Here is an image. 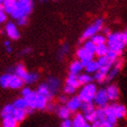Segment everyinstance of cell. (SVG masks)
Returning a JSON list of instances; mask_svg holds the SVG:
<instances>
[{"label":"cell","instance_id":"obj_1","mask_svg":"<svg viewBox=\"0 0 127 127\" xmlns=\"http://www.w3.org/2000/svg\"><path fill=\"white\" fill-rule=\"evenodd\" d=\"M125 45H127V33H113L108 35L107 46L110 51L119 56L122 54Z\"/></svg>","mask_w":127,"mask_h":127},{"label":"cell","instance_id":"obj_2","mask_svg":"<svg viewBox=\"0 0 127 127\" xmlns=\"http://www.w3.org/2000/svg\"><path fill=\"white\" fill-rule=\"evenodd\" d=\"M97 93L96 85L93 83L88 84L86 85H84L82 89L80 90L78 96L82 100L83 103H88V102H94L95 96Z\"/></svg>","mask_w":127,"mask_h":127},{"label":"cell","instance_id":"obj_3","mask_svg":"<svg viewBox=\"0 0 127 127\" xmlns=\"http://www.w3.org/2000/svg\"><path fill=\"white\" fill-rule=\"evenodd\" d=\"M103 27V20L102 19H98L94 23L93 25H91L90 27H88L86 28L84 34H83L81 40H85L88 38H92L94 35L97 34V32H99Z\"/></svg>","mask_w":127,"mask_h":127},{"label":"cell","instance_id":"obj_4","mask_svg":"<svg viewBox=\"0 0 127 127\" xmlns=\"http://www.w3.org/2000/svg\"><path fill=\"white\" fill-rule=\"evenodd\" d=\"M109 98L107 93H106V89L101 88L97 90V93L95 95V99H94V103L98 107H106L108 105Z\"/></svg>","mask_w":127,"mask_h":127},{"label":"cell","instance_id":"obj_5","mask_svg":"<svg viewBox=\"0 0 127 127\" xmlns=\"http://www.w3.org/2000/svg\"><path fill=\"white\" fill-rule=\"evenodd\" d=\"M110 108H111L112 112L114 113V114L115 115L116 119H123L126 116L127 111L125 106L122 103H113L112 104H109Z\"/></svg>","mask_w":127,"mask_h":127},{"label":"cell","instance_id":"obj_6","mask_svg":"<svg viewBox=\"0 0 127 127\" xmlns=\"http://www.w3.org/2000/svg\"><path fill=\"white\" fill-rule=\"evenodd\" d=\"M76 56H77V57L79 58V61H81V63L83 64L84 67H85L90 62L93 61L94 55H92V54H90L89 52H87L84 47L79 48V49L77 50Z\"/></svg>","mask_w":127,"mask_h":127},{"label":"cell","instance_id":"obj_7","mask_svg":"<svg viewBox=\"0 0 127 127\" xmlns=\"http://www.w3.org/2000/svg\"><path fill=\"white\" fill-rule=\"evenodd\" d=\"M82 100L80 99L78 95H74L73 97H71L68 100V102L66 103V107L73 113V112H76L77 110H79L82 106Z\"/></svg>","mask_w":127,"mask_h":127},{"label":"cell","instance_id":"obj_8","mask_svg":"<svg viewBox=\"0 0 127 127\" xmlns=\"http://www.w3.org/2000/svg\"><path fill=\"white\" fill-rule=\"evenodd\" d=\"M122 66H123V60L122 59H117V61L114 64V65L112 66L111 70H110V72H109L108 74H107L106 82L111 81V80L114 79V77L116 76L117 74H118V73L120 72Z\"/></svg>","mask_w":127,"mask_h":127},{"label":"cell","instance_id":"obj_9","mask_svg":"<svg viewBox=\"0 0 127 127\" xmlns=\"http://www.w3.org/2000/svg\"><path fill=\"white\" fill-rule=\"evenodd\" d=\"M5 31L6 34L11 39L13 40H17L20 37V34H19L18 30L16 28V25L12 23V22H8L6 26H5Z\"/></svg>","mask_w":127,"mask_h":127},{"label":"cell","instance_id":"obj_10","mask_svg":"<svg viewBox=\"0 0 127 127\" xmlns=\"http://www.w3.org/2000/svg\"><path fill=\"white\" fill-rule=\"evenodd\" d=\"M72 121H73V127H92L90 124L86 122L84 114L80 113L75 114Z\"/></svg>","mask_w":127,"mask_h":127},{"label":"cell","instance_id":"obj_11","mask_svg":"<svg viewBox=\"0 0 127 127\" xmlns=\"http://www.w3.org/2000/svg\"><path fill=\"white\" fill-rule=\"evenodd\" d=\"M106 93L108 95L109 101H112V102H115V101L119 98L120 92L119 89L115 85H110L109 86H107L106 88Z\"/></svg>","mask_w":127,"mask_h":127},{"label":"cell","instance_id":"obj_12","mask_svg":"<svg viewBox=\"0 0 127 127\" xmlns=\"http://www.w3.org/2000/svg\"><path fill=\"white\" fill-rule=\"evenodd\" d=\"M24 81L16 74H11L10 82H9V88L11 89H20L23 86Z\"/></svg>","mask_w":127,"mask_h":127},{"label":"cell","instance_id":"obj_13","mask_svg":"<svg viewBox=\"0 0 127 127\" xmlns=\"http://www.w3.org/2000/svg\"><path fill=\"white\" fill-rule=\"evenodd\" d=\"M37 94H39V95H43V96H45L48 99V101H50L52 99V93H51L50 89L48 87V85L46 84H42V85H40L37 88V91H36Z\"/></svg>","mask_w":127,"mask_h":127},{"label":"cell","instance_id":"obj_14","mask_svg":"<svg viewBox=\"0 0 127 127\" xmlns=\"http://www.w3.org/2000/svg\"><path fill=\"white\" fill-rule=\"evenodd\" d=\"M46 85H48V87L50 89L52 95H55L56 93V91L59 89V86H60V82H59L58 79H56L55 77H50L47 79V82H46Z\"/></svg>","mask_w":127,"mask_h":127},{"label":"cell","instance_id":"obj_15","mask_svg":"<svg viewBox=\"0 0 127 127\" xmlns=\"http://www.w3.org/2000/svg\"><path fill=\"white\" fill-rule=\"evenodd\" d=\"M56 113L58 114V116L63 120L70 119V116H71L72 114V112L66 107V105L58 107V108L56 109Z\"/></svg>","mask_w":127,"mask_h":127},{"label":"cell","instance_id":"obj_16","mask_svg":"<svg viewBox=\"0 0 127 127\" xmlns=\"http://www.w3.org/2000/svg\"><path fill=\"white\" fill-rule=\"evenodd\" d=\"M83 68H85V67L83 65V64L81 63V61H79V60L74 61L70 65V74L77 75L80 72L82 71Z\"/></svg>","mask_w":127,"mask_h":127},{"label":"cell","instance_id":"obj_17","mask_svg":"<svg viewBox=\"0 0 127 127\" xmlns=\"http://www.w3.org/2000/svg\"><path fill=\"white\" fill-rule=\"evenodd\" d=\"M48 99L43 95L37 94V101H36V110H44L47 107L48 105Z\"/></svg>","mask_w":127,"mask_h":127},{"label":"cell","instance_id":"obj_18","mask_svg":"<svg viewBox=\"0 0 127 127\" xmlns=\"http://www.w3.org/2000/svg\"><path fill=\"white\" fill-rule=\"evenodd\" d=\"M27 110H20V109H15L13 112V114L12 116L15 118V119L17 121L18 123L22 122L26 119V117L27 115Z\"/></svg>","mask_w":127,"mask_h":127},{"label":"cell","instance_id":"obj_19","mask_svg":"<svg viewBox=\"0 0 127 127\" xmlns=\"http://www.w3.org/2000/svg\"><path fill=\"white\" fill-rule=\"evenodd\" d=\"M27 103H28V108L31 110H35L36 107V101H37V93L36 92H32L30 95H28L26 98Z\"/></svg>","mask_w":127,"mask_h":127},{"label":"cell","instance_id":"obj_20","mask_svg":"<svg viewBox=\"0 0 127 127\" xmlns=\"http://www.w3.org/2000/svg\"><path fill=\"white\" fill-rule=\"evenodd\" d=\"M15 109H20V110H27L28 109V103H27L26 98L22 97L16 99L13 103Z\"/></svg>","mask_w":127,"mask_h":127},{"label":"cell","instance_id":"obj_21","mask_svg":"<svg viewBox=\"0 0 127 127\" xmlns=\"http://www.w3.org/2000/svg\"><path fill=\"white\" fill-rule=\"evenodd\" d=\"M18 122L13 116H8L3 118L2 127H17Z\"/></svg>","mask_w":127,"mask_h":127},{"label":"cell","instance_id":"obj_22","mask_svg":"<svg viewBox=\"0 0 127 127\" xmlns=\"http://www.w3.org/2000/svg\"><path fill=\"white\" fill-rule=\"evenodd\" d=\"M77 78H78V82H79L80 85H86L88 84H91L94 80V77L91 76L89 74H79V75H77Z\"/></svg>","mask_w":127,"mask_h":127},{"label":"cell","instance_id":"obj_23","mask_svg":"<svg viewBox=\"0 0 127 127\" xmlns=\"http://www.w3.org/2000/svg\"><path fill=\"white\" fill-rule=\"evenodd\" d=\"M27 74H28V72L26 70L25 66L23 65L22 64H17V65H16V67L15 68V74H16V75H17L18 77H20L23 81H24V79L27 77Z\"/></svg>","mask_w":127,"mask_h":127},{"label":"cell","instance_id":"obj_24","mask_svg":"<svg viewBox=\"0 0 127 127\" xmlns=\"http://www.w3.org/2000/svg\"><path fill=\"white\" fill-rule=\"evenodd\" d=\"M66 85H69V86H72V87L77 88L80 86V84L78 82V78H77V75H74V74H69V76L67 77L66 79Z\"/></svg>","mask_w":127,"mask_h":127},{"label":"cell","instance_id":"obj_25","mask_svg":"<svg viewBox=\"0 0 127 127\" xmlns=\"http://www.w3.org/2000/svg\"><path fill=\"white\" fill-rule=\"evenodd\" d=\"M81 110L84 113V114H89L92 112L95 111V104L94 103V102H88V103H83L82 106H81Z\"/></svg>","mask_w":127,"mask_h":127},{"label":"cell","instance_id":"obj_26","mask_svg":"<svg viewBox=\"0 0 127 127\" xmlns=\"http://www.w3.org/2000/svg\"><path fill=\"white\" fill-rule=\"evenodd\" d=\"M14 110H15V107H14L13 104H6L5 106H4V108L2 109V111H1L0 114H1L2 118L12 116Z\"/></svg>","mask_w":127,"mask_h":127},{"label":"cell","instance_id":"obj_27","mask_svg":"<svg viewBox=\"0 0 127 127\" xmlns=\"http://www.w3.org/2000/svg\"><path fill=\"white\" fill-rule=\"evenodd\" d=\"M85 70H86V72H87V74H93V73H96V72L100 69V66H99V64H98L97 61H92L90 62V63L88 64L85 67Z\"/></svg>","mask_w":127,"mask_h":127},{"label":"cell","instance_id":"obj_28","mask_svg":"<svg viewBox=\"0 0 127 127\" xmlns=\"http://www.w3.org/2000/svg\"><path fill=\"white\" fill-rule=\"evenodd\" d=\"M17 2L26 10L27 15H29L31 13L32 9H33V2H32V0H17Z\"/></svg>","mask_w":127,"mask_h":127},{"label":"cell","instance_id":"obj_29","mask_svg":"<svg viewBox=\"0 0 127 127\" xmlns=\"http://www.w3.org/2000/svg\"><path fill=\"white\" fill-rule=\"evenodd\" d=\"M109 52V47L107 45H102L96 46V50H95V55L98 56L99 57L102 56H105Z\"/></svg>","mask_w":127,"mask_h":127},{"label":"cell","instance_id":"obj_30","mask_svg":"<svg viewBox=\"0 0 127 127\" xmlns=\"http://www.w3.org/2000/svg\"><path fill=\"white\" fill-rule=\"evenodd\" d=\"M91 41L95 44L96 46H98V45H105L106 43V38L103 35H102V34H95V35H94L92 38H91Z\"/></svg>","mask_w":127,"mask_h":127},{"label":"cell","instance_id":"obj_31","mask_svg":"<svg viewBox=\"0 0 127 127\" xmlns=\"http://www.w3.org/2000/svg\"><path fill=\"white\" fill-rule=\"evenodd\" d=\"M10 74H5L0 76V85L3 88H7L9 87V82H10Z\"/></svg>","mask_w":127,"mask_h":127},{"label":"cell","instance_id":"obj_32","mask_svg":"<svg viewBox=\"0 0 127 127\" xmlns=\"http://www.w3.org/2000/svg\"><path fill=\"white\" fill-rule=\"evenodd\" d=\"M106 78H107V74L103 73V72L99 71V70H98L95 74V75H94V80H95V81L97 83H99V84L106 82Z\"/></svg>","mask_w":127,"mask_h":127},{"label":"cell","instance_id":"obj_33","mask_svg":"<svg viewBox=\"0 0 127 127\" xmlns=\"http://www.w3.org/2000/svg\"><path fill=\"white\" fill-rule=\"evenodd\" d=\"M97 63L100 67H103V66H109V67H112V66L114 65V64L109 60L108 57H107L106 56L99 57L97 60Z\"/></svg>","mask_w":127,"mask_h":127},{"label":"cell","instance_id":"obj_34","mask_svg":"<svg viewBox=\"0 0 127 127\" xmlns=\"http://www.w3.org/2000/svg\"><path fill=\"white\" fill-rule=\"evenodd\" d=\"M96 115H97V120L100 122H103L106 119V112L104 107H98L96 110Z\"/></svg>","mask_w":127,"mask_h":127},{"label":"cell","instance_id":"obj_35","mask_svg":"<svg viewBox=\"0 0 127 127\" xmlns=\"http://www.w3.org/2000/svg\"><path fill=\"white\" fill-rule=\"evenodd\" d=\"M38 79V74L36 73H28L27 77L24 79V83L26 84H33Z\"/></svg>","mask_w":127,"mask_h":127},{"label":"cell","instance_id":"obj_36","mask_svg":"<svg viewBox=\"0 0 127 127\" xmlns=\"http://www.w3.org/2000/svg\"><path fill=\"white\" fill-rule=\"evenodd\" d=\"M84 48H85L87 52H89L90 54L95 55V50H96V45L90 40V41H86V42H85V45H84Z\"/></svg>","mask_w":127,"mask_h":127},{"label":"cell","instance_id":"obj_37","mask_svg":"<svg viewBox=\"0 0 127 127\" xmlns=\"http://www.w3.org/2000/svg\"><path fill=\"white\" fill-rule=\"evenodd\" d=\"M84 116H85L86 122L88 124H91V125L93 123H95V121H97V115H96V112L95 111L92 112V113H89V114H84Z\"/></svg>","mask_w":127,"mask_h":127},{"label":"cell","instance_id":"obj_38","mask_svg":"<svg viewBox=\"0 0 127 127\" xmlns=\"http://www.w3.org/2000/svg\"><path fill=\"white\" fill-rule=\"evenodd\" d=\"M75 88L72 87V86H69V85H65L64 86V93L66 95H74L75 93Z\"/></svg>","mask_w":127,"mask_h":127},{"label":"cell","instance_id":"obj_39","mask_svg":"<svg viewBox=\"0 0 127 127\" xmlns=\"http://www.w3.org/2000/svg\"><path fill=\"white\" fill-rule=\"evenodd\" d=\"M61 127H73V121L71 119L63 120L61 124Z\"/></svg>","mask_w":127,"mask_h":127},{"label":"cell","instance_id":"obj_40","mask_svg":"<svg viewBox=\"0 0 127 127\" xmlns=\"http://www.w3.org/2000/svg\"><path fill=\"white\" fill-rule=\"evenodd\" d=\"M32 92H33V91H32L29 87H25V88H23V90H22V95H23L24 98H27L28 95H31Z\"/></svg>","mask_w":127,"mask_h":127},{"label":"cell","instance_id":"obj_41","mask_svg":"<svg viewBox=\"0 0 127 127\" xmlns=\"http://www.w3.org/2000/svg\"><path fill=\"white\" fill-rule=\"evenodd\" d=\"M16 1H17V0H4V1H3V5H4L5 7H6V6L14 5Z\"/></svg>","mask_w":127,"mask_h":127},{"label":"cell","instance_id":"obj_42","mask_svg":"<svg viewBox=\"0 0 127 127\" xmlns=\"http://www.w3.org/2000/svg\"><path fill=\"white\" fill-rule=\"evenodd\" d=\"M68 98H67V96L66 95H61L60 97H59V102L61 103H63V104H66V103L68 102Z\"/></svg>","mask_w":127,"mask_h":127},{"label":"cell","instance_id":"obj_43","mask_svg":"<svg viewBox=\"0 0 127 127\" xmlns=\"http://www.w3.org/2000/svg\"><path fill=\"white\" fill-rule=\"evenodd\" d=\"M6 19V15L5 14L4 11H0V24H2L5 21Z\"/></svg>","mask_w":127,"mask_h":127},{"label":"cell","instance_id":"obj_44","mask_svg":"<svg viewBox=\"0 0 127 127\" xmlns=\"http://www.w3.org/2000/svg\"><path fill=\"white\" fill-rule=\"evenodd\" d=\"M102 124H103V127H114V126H115V125H113L112 123L108 122L106 119L104 120V121H103V122H102Z\"/></svg>","mask_w":127,"mask_h":127},{"label":"cell","instance_id":"obj_45","mask_svg":"<svg viewBox=\"0 0 127 127\" xmlns=\"http://www.w3.org/2000/svg\"><path fill=\"white\" fill-rule=\"evenodd\" d=\"M5 49H6V51H7L8 53H11V51H12V46H11V44L9 41H5Z\"/></svg>","mask_w":127,"mask_h":127},{"label":"cell","instance_id":"obj_46","mask_svg":"<svg viewBox=\"0 0 127 127\" xmlns=\"http://www.w3.org/2000/svg\"><path fill=\"white\" fill-rule=\"evenodd\" d=\"M67 51H68V46L66 45H64L63 47L61 48V50H60V56H63V55H65L67 53Z\"/></svg>","mask_w":127,"mask_h":127},{"label":"cell","instance_id":"obj_47","mask_svg":"<svg viewBox=\"0 0 127 127\" xmlns=\"http://www.w3.org/2000/svg\"><path fill=\"white\" fill-rule=\"evenodd\" d=\"M91 126L92 127H103V124H102V122H100V121H95V123H93L92 125H91Z\"/></svg>","mask_w":127,"mask_h":127},{"label":"cell","instance_id":"obj_48","mask_svg":"<svg viewBox=\"0 0 127 127\" xmlns=\"http://www.w3.org/2000/svg\"><path fill=\"white\" fill-rule=\"evenodd\" d=\"M27 23V17H23V18L19 19L18 20V24L20 26H24Z\"/></svg>","mask_w":127,"mask_h":127},{"label":"cell","instance_id":"obj_49","mask_svg":"<svg viewBox=\"0 0 127 127\" xmlns=\"http://www.w3.org/2000/svg\"><path fill=\"white\" fill-rule=\"evenodd\" d=\"M29 52H30L29 48H26V49H24V51L22 52V54H27V53H29Z\"/></svg>","mask_w":127,"mask_h":127},{"label":"cell","instance_id":"obj_50","mask_svg":"<svg viewBox=\"0 0 127 127\" xmlns=\"http://www.w3.org/2000/svg\"><path fill=\"white\" fill-rule=\"evenodd\" d=\"M5 10V6L3 4H0V11H4Z\"/></svg>","mask_w":127,"mask_h":127},{"label":"cell","instance_id":"obj_51","mask_svg":"<svg viewBox=\"0 0 127 127\" xmlns=\"http://www.w3.org/2000/svg\"><path fill=\"white\" fill-rule=\"evenodd\" d=\"M3 1H4V0H0V4H3Z\"/></svg>","mask_w":127,"mask_h":127}]
</instances>
